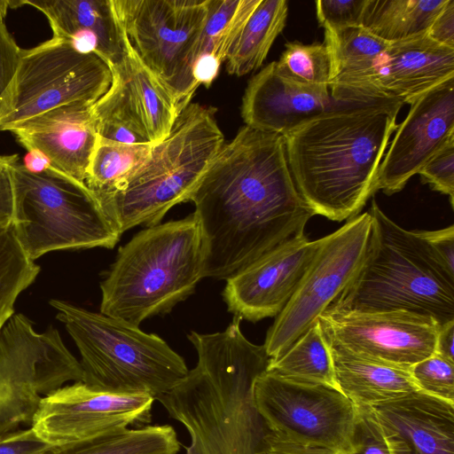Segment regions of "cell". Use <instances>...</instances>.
<instances>
[{
  "instance_id": "8fae6325",
  "label": "cell",
  "mask_w": 454,
  "mask_h": 454,
  "mask_svg": "<svg viewBox=\"0 0 454 454\" xmlns=\"http://www.w3.org/2000/svg\"><path fill=\"white\" fill-rule=\"evenodd\" d=\"M82 378L58 330L38 333L14 313L0 329V434L31 424L43 396Z\"/></svg>"
},
{
  "instance_id": "30bf717a",
  "label": "cell",
  "mask_w": 454,
  "mask_h": 454,
  "mask_svg": "<svg viewBox=\"0 0 454 454\" xmlns=\"http://www.w3.org/2000/svg\"><path fill=\"white\" fill-rule=\"evenodd\" d=\"M112 82L109 65L98 54L77 52L52 36L22 50L15 74L0 101V131L74 102L96 103Z\"/></svg>"
},
{
  "instance_id": "f546056e",
  "label": "cell",
  "mask_w": 454,
  "mask_h": 454,
  "mask_svg": "<svg viewBox=\"0 0 454 454\" xmlns=\"http://www.w3.org/2000/svg\"><path fill=\"white\" fill-rule=\"evenodd\" d=\"M153 146L114 142L98 137L87 168L86 186L97 197L118 191L146 162Z\"/></svg>"
},
{
  "instance_id": "4dcf8cb0",
  "label": "cell",
  "mask_w": 454,
  "mask_h": 454,
  "mask_svg": "<svg viewBox=\"0 0 454 454\" xmlns=\"http://www.w3.org/2000/svg\"><path fill=\"white\" fill-rule=\"evenodd\" d=\"M261 0H209L207 17L195 51L226 60L249 17Z\"/></svg>"
},
{
  "instance_id": "ba28073f",
  "label": "cell",
  "mask_w": 454,
  "mask_h": 454,
  "mask_svg": "<svg viewBox=\"0 0 454 454\" xmlns=\"http://www.w3.org/2000/svg\"><path fill=\"white\" fill-rule=\"evenodd\" d=\"M12 181V226L30 260L59 250L113 248L119 241L121 234L84 183L51 167L34 174L19 162Z\"/></svg>"
},
{
  "instance_id": "f35d334b",
  "label": "cell",
  "mask_w": 454,
  "mask_h": 454,
  "mask_svg": "<svg viewBox=\"0 0 454 454\" xmlns=\"http://www.w3.org/2000/svg\"><path fill=\"white\" fill-rule=\"evenodd\" d=\"M17 154L0 156V230L12 225L14 215L13 167Z\"/></svg>"
},
{
  "instance_id": "9c48e42d",
  "label": "cell",
  "mask_w": 454,
  "mask_h": 454,
  "mask_svg": "<svg viewBox=\"0 0 454 454\" xmlns=\"http://www.w3.org/2000/svg\"><path fill=\"white\" fill-rule=\"evenodd\" d=\"M208 1L111 0L128 43L172 93L180 111L199 87L192 68Z\"/></svg>"
},
{
  "instance_id": "ffe728a7",
  "label": "cell",
  "mask_w": 454,
  "mask_h": 454,
  "mask_svg": "<svg viewBox=\"0 0 454 454\" xmlns=\"http://www.w3.org/2000/svg\"><path fill=\"white\" fill-rule=\"evenodd\" d=\"M329 89L297 82L270 62L248 82L240 114L250 128L286 136L332 106Z\"/></svg>"
},
{
  "instance_id": "7bdbcfd3",
  "label": "cell",
  "mask_w": 454,
  "mask_h": 454,
  "mask_svg": "<svg viewBox=\"0 0 454 454\" xmlns=\"http://www.w3.org/2000/svg\"><path fill=\"white\" fill-rule=\"evenodd\" d=\"M434 41L454 48V0H448L427 32Z\"/></svg>"
},
{
  "instance_id": "7402d4cb",
  "label": "cell",
  "mask_w": 454,
  "mask_h": 454,
  "mask_svg": "<svg viewBox=\"0 0 454 454\" xmlns=\"http://www.w3.org/2000/svg\"><path fill=\"white\" fill-rule=\"evenodd\" d=\"M454 77V48L427 33L389 43L378 67L380 100L411 105L425 92Z\"/></svg>"
},
{
  "instance_id": "ab89813d",
  "label": "cell",
  "mask_w": 454,
  "mask_h": 454,
  "mask_svg": "<svg viewBox=\"0 0 454 454\" xmlns=\"http://www.w3.org/2000/svg\"><path fill=\"white\" fill-rule=\"evenodd\" d=\"M50 446L32 427L0 434V454H40Z\"/></svg>"
},
{
  "instance_id": "7c38bea8",
  "label": "cell",
  "mask_w": 454,
  "mask_h": 454,
  "mask_svg": "<svg viewBox=\"0 0 454 454\" xmlns=\"http://www.w3.org/2000/svg\"><path fill=\"white\" fill-rule=\"evenodd\" d=\"M371 231L365 212L321 238L310 266L267 332L263 346L270 358L287 350L352 281L366 257Z\"/></svg>"
},
{
  "instance_id": "83f0119b",
  "label": "cell",
  "mask_w": 454,
  "mask_h": 454,
  "mask_svg": "<svg viewBox=\"0 0 454 454\" xmlns=\"http://www.w3.org/2000/svg\"><path fill=\"white\" fill-rule=\"evenodd\" d=\"M448 0H367L362 26L396 42L427 32Z\"/></svg>"
},
{
  "instance_id": "3957f363",
  "label": "cell",
  "mask_w": 454,
  "mask_h": 454,
  "mask_svg": "<svg viewBox=\"0 0 454 454\" xmlns=\"http://www.w3.org/2000/svg\"><path fill=\"white\" fill-rule=\"evenodd\" d=\"M403 105L333 106L284 137L295 186L315 215L341 222L360 214L377 192L379 168Z\"/></svg>"
},
{
  "instance_id": "5bb4252c",
  "label": "cell",
  "mask_w": 454,
  "mask_h": 454,
  "mask_svg": "<svg viewBox=\"0 0 454 454\" xmlns=\"http://www.w3.org/2000/svg\"><path fill=\"white\" fill-rule=\"evenodd\" d=\"M154 401L146 394L107 392L76 381L42 398L31 427L52 446L67 444L146 426Z\"/></svg>"
},
{
  "instance_id": "d6986e66",
  "label": "cell",
  "mask_w": 454,
  "mask_h": 454,
  "mask_svg": "<svg viewBox=\"0 0 454 454\" xmlns=\"http://www.w3.org/2000/svg\"><path fill=\"white\" fill-rule=\"evenodd\" d=\"M92 105L74 102L53 108L23 121L11 132L27 151L43 153L53 169L84 183L98 140Z\"/></svg>"
},
{
  "instance_id": "e0dca14e",
  "label": "cell",
  "mask_w": 454,
  "mask_h": 454,
  "mask_svg": "<svg viewBox=\"0 0 454 454\" xmlns=\"http://www.w3.org/2000/svg\"><path fill=\"white\" fill-rule=\"evenodd\" d=\"M321 239L304 234L264 254L226 278L223 292L228 310L241 320L277 317L310 266Z\"/></svg>"
},
{
  "instance_id": "1f68e13d",
  "label": "cell",
  "mask_w": 454,
  "mask_h": 454,
  "mask_svg": "<svg viewBox=\"0 0 454 454\" xmlns=\"http://www.w3.org/2000/svg\"><path fill=\"white\" fill-rule=\"evenodd\" d=\"M40 271L35 262L25 254L12 226L0 230V329L15 313V302Z\"/></svg>"
},
{
  "instance_id": "b9f144b4",
  "label": "cell",
  "mask_w": 454,
  "mask_h": 454,
  "mask_svg": "<svg viewBox=\"0 0 454 454\" xmlns=\"http://www.w3.org/2000/svg\"><path fill=\"white\" fill-rule=\"evenodd\" d=\"M256 454H339L330 449L301 444L281 438L270 431L263 437Z\"/></svg>"
},
{
  "instance_id": "f1b7e54d",
  "label": "cell",
  "mask_w": 454,
  "mask_h": 454,
  "mask_svg": "<svg viewBox=\"0 0 454 454\" xmlns=\"http://www.w3.org/2000/svg\"><path fill=\"white\" fill-rule=\"evenodd\" d=\"M266 372L291 381L337 388L330 347L319 321L283 354L270 358Z\"/></svg>"
},
{
  "instance_id": "60d3db41",
  "label": "cell",
  "mask_w": 454,
  "mask_h": 454,
  "mask_svg": "<svg viewBox=\"0 0 454 454\" xmlns=\"http://www.w3.org/2000/svg\"><path fill=\"white\" fill-rule=\"evenodd\" d=\"M419 232L434 255L450 273L454 274V226Z\"/></svg>"
},
{
  "instance_id": "9a60e30c",
  "label": "cell",
  "mask_w": 454,
  "mask_h": 454,
  "mask_svg": "<svg viewBox=\"0 0 454 454\" xmlns=\"http://www.w3.org/2000/svg\"><path fill=\"white\" fill-rule=\"evenodd\" d=\"M318 321L325 338L349 352L406 369L434 354L440 327L405 310H325Z\"/></svg>"
},
{
  "instance_id": "8d00e7d4",
  "label": "cell",
  "mask_w": 454,
  "mask_h": 454,
  "mask_svg": "<svg viewBox=\"0 0 454 454\" xmlns=\"http://www.w3.org/2000/svg\"><path fill=\"white\" fill-rule=\"evenodd\" d=\"M367 0H317L316 12L324 28L362 26Z\"/></svg>"
},
{
  "instance_id": "484cf974",
  "label": "cell",
  "mask_w": 454,
  "mask_h": 454,
  "mask_svg": "<svg viewBox=\"0 0 454 454\" xmlns=\"http://www.w3.org/2000/svg\"><path fill=\"white\" fill-rule=\"evenodd\" d=\"M288 12L286 0H261L226 59L230 74L245 75L258 69L278 35Z\"/></svg>"
},
{
  "instance_id": "7a4b0ae2",
  "label": "cell",
  "mask_w": 454,
  "mask_h": 454,
  "mask_svg": "<svg viewBox=\"0 0 454 454\" xmlns=\"http://www.w3.org/2000/svg\"><path fill=\"white\" fill-rule=\"evenodd\" d=\"M240 321L233 317L223 332L192 331L196 366L156 399L188 431L186 454H256L268 432L254 389L270 357L245 337Z\"/></svg>"
},
{
  "instance_id": "52a82bcc",
  "label": "cell",
  "mask_w": 454,
  "mask_h": 454,
  "mask_svg": "<svg viewBox=\"0 0 454 454\" xmlns=\"http://www.w3.org/2000/svg\"><path fill=\"white\" fill-rule=\"evenodd\" d=\"M50 304L79 350L87 385L156 400L187 375L184 358L157 334L59 299Z\"/></svg>"
},
{
  "instance_id": "836d02e7",
  "label": "cell",
  "mask_w": 454,
  "mask_h": 454,
  "mask_svg": "<svg viewBox=\"0 0 454 454\" xmlns=\"http://www.w3.org/2000/svg\"><path fill=\"white\" fill-rule=\"evenodd\" d=\"M419 391L454 403V363L437 354L419 361L410 368Z\"/></svg>"
},
{
  "instance_id": "ac0fdd59",
  "label": "cell",
  "mask_w": 454,
  "mask_h": 454,
  "mask_svg": "<svg viewBox=\"0 0 454 454\" xmlns=\"http://www.w3.org/2000/svg\"><path fill=\"white\" fill-rule=\"evenodd\" d=\"M380 162L376 190L392 195L454 138V77L411 104Z\"/></svg>"
},
{
  "instance_id": "d590c367",
  "label": "cell",
  "mask_w": 454,
  "mask_h": 454,
  "mask_svg": "<svg viewBox=\"0 0 454 454\" xmlns=\"http://www.w3.org/2000/svg\"><path fill=\"white\" fill-rule=\"evenodd\" d=\"M423 182L448 195L454 206V138L445 144L419 170Z\"/></svg>"
},
{
  "instance_id": "44dd1931",
  "label": "cell",
  "mask_w": 454,
  "mask_h": 454,
  "mask_svg": "<svg viewBox=\"0 0 454 454\" xmlns=\"http://www.w3.org/2000/svg\"><path fill=\"white\" fill-rule=\"evenodd\" d=\"M372 408L390 454H454V403L416 391Z\"/></svg>"
},
{
  "instance_id": "ee69618b",
  "label": "cell",
  "mask_w": 454,
  "mask_h": 454,
  "mask_svg": "<svg viewBox=\"0 0 454 454\" xmlns=\"http://www.w3.org/2000/svg\"><path fill=\"white\" fill-rule=\"evenodd\" d=\"M222 62L211 54L197 56L192 64V77L196 83L208 88L217 77Z\"/></svg>"
},
{
  "instance_id": "cb8c5ba5",
  "label": "cell",
  "mask_w": 454,
  "mask_h": 454,
  "mask_svg": "<svg viewBox=\"0 0 454 454\" xmlns=\"http://www.w3.org/2000/svg\"><path fill=\"white\" fill-rule=\"evenodd\" d=\"M327 341L336 387L356 406L373 407L419 391L410 369L372 360Z\"/></svg>"
},
{
  "instance_id": "d4e9b609",
  "label": "cell",
  "mask_w": 454,
  "mask_h": 454,
  "mask_svg": "<svg viewBox=\"0 0 454 454\" xmlns=\"http://www.w3.org/2000/svg\"><path fill=\"white\" fill-rule=\"evenodd\" d=\"M29 4L48 20L53 36L67 40L77 32H90L100 43V57L112 65L126 51V39L113 11L111 0L18 1Z\"/></svg>"
},
{
  "instance_id": "f6af8a7d",
  "label": "cell",
  "mask_w": 454,
  "mask_h": 454,
  "mask_svg": "<svg viewBox=\"0 0 454 454\" xmlns=\"http://www.w3.org/2000/svg\"><path fill=\"white\" fill-rule=\"evenodd\" d=\"M454 321L449 322L439 327L435 354L454 363Z\"/></svg>"
},
{
  "instance_id": "d6a6232c",
  "label": "cell",
  "mask_w": 454,
  "mask_h": 454,
  "mask_svg": "<svg viewBox=\"0 0 454 454\" xmlns=\"http://www.w3.org/2000/svg\"><path fill=\"white\" fill-rule=\"evenodd\" d=\"M285 47L276 61L280 74L297 82L329 89L331 59L324 43L288 42Z\"/></svg>"
},
{
  "instance_id": "4316f807",
  "label": "cell",
  "mask_w": 454,
  "mask_h": 454,
  "mask_svg": "<svg viewBox=\"0 0 454 454\" xmlns=\"http://www.w3.org/2000/svg\"><path fill=\"white\" fill-rule=\"evenodd\" d=\"M180 450L169 425L123 428L98 437L50 446L40 454H176Z\"/></svg>"
},
{
  "instance_id": "4fadbf2b",
  "label": "cell",
  "mask_w": 454,
  "mask_h": 454,
  "mask_svg": "<svg viewBox=\"0 0 454 454\" xmlns=\"http://www.w3.org/2000/svg\"><path fill=\"white\" fill-rule=\"evenodd\" d=\"M254 395L270 433L339 454L350 451L356 406L338 388L291 381L265 371L255 381Z\"/></svg>"
},
{
  "instance_id": "6da1fadb",
  "label": "cell",
  "mask_w": 454,
  "mask_h": 454,
  "mask_svg": "<svg viewBox=\"0 0 454 454\" xmlns=\"http://www.w3.org/2000/svg\"><path fill=\"white\" fill-rule=\"evenodd\" d=\"M190 201L200 230L204 278L217 279L304 235L315 215L295 186L284 136L246 125L223 144Z\"/></svg>"
},
{
  "instance_id": "603a6c76",
  "label": "cell",
  "mask_w": 454,
  "mask_h": 454,
  "mask_svg": "<svg viewBox=\"0 0 454 454\" xmlns=\"http://www.w3.org/2000/svg\"><path fill=\"white\" fill-rule=\"evenodd\" d=\"M331 59L329 91L333 102H380L376 89L379 65L388 42L363 26L324 28Z\"/></svg>"
},
{
  "instance_id": "2e32d148",
  "label": "cell",
  "mask_w": 454,
  "mask_h": 454,
  "mask_svg": "<svg viewBox=\"0 0 454 454\" xmlns=\"http://www.w3.org/2000/svg\"><path fill=\"white\" fill-rule=\"evenodd\" d=\"M109 67L111 84L92 105L97 127L119 126L153 145L164 140L181 113L172 93L141 62L127 40L124 55Z\"/></svg>"
},
{
  "instance_id": "74e56055",
  "label": "cell",
  "mask_w": 454,
  "mask_h": 454,
  "mask_svg": "<svg viewBox=\"0 0 454 454\" xmlns=\"http://www.w3.org/2000/svg\"><path fill=\"white\" fill-rule=\"evenodd\" d=\"M9 7L10 1H0V101L15 74L22 51L4 23Z\"/></svg>"
},
{
  "instance_id": "5b68a950",
  "label": "cell",
  "mask_w": 454,
  "mask_h": 454,
  "mask_svg": "<svg viewBox=\"0 0 454 454\" xmlns=\"http://www.w3.org/2000/svg\"><path fill=\"white\" fill-rule=\"evenodd\" d=\"M198 220L188 216L146 227L120 247L100 284V313L138 325L168 312L204 278Z\"/></svg>"
},
{
  "instance_id": "e575fe53",
  "label": "cell",
  "mask_w": 454,
  "mask_h": 454,
  "mask_svg": "<svg viewBox=\"0 0 454 454\" xmlns=\"http://www.w3.org/2000/svg\"><path fill=\"white\" fill-rule=\"evenodd\" d=\"M345 454H390L372 407L356 406L352 448Z\"/></svg>"
},
{
  "instance_id": "277c9868",
  "label": "cell",
  "mask_w": 454,
  "mask_h": 454,
  "mask_svg": "<svg viewBox=\"0 0 454 454\" xmlns=\"http://www.w3.org/2000/svg\"><path fill=\"white\" fill-rule=\"evenodd\" d=\"M366 257L347 287L325 310H405L454 321V274L434 255L419 231L391 220L372 200Z\"/></svg>"
},
{
  "instance_id": "8992f818",
  "label": "cell",
  "mask_w": 454,
  "mask_h": 454,
  "mask_svg": "<svg viewBox=\"0 0 454 454\" xmlns=\"http://www.w3.org/2000/svg\"><path fill=\"white\" fill-rule=\"evenodd\" d=\"M215 112L211 106L190 103L127 184L97 197L121 234L137 225L160 223L170 208L190 200L224 144Z\"/></svg>"
},
{
  "instance_id": "bcb514c9",
  "label": "cell",
  "mask_w": 454,
  "mask_h": 454,
  "mask_svg": "<svg viewBox=\"0 0 454 454\" xmlns=\"http://www.w3.org/2000/svg\"><path fill=\"white\" fill-rule=\"evenodd\" d=\"M23 167L31 173H42L51 168L49 159L40 151H27L24 158Z\"/></svg>"
}]
</instances>
